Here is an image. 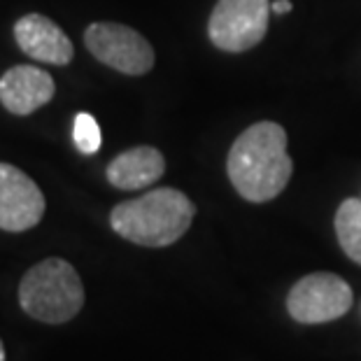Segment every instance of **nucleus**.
<instances>
[{"label":"nucleus","mask_w":361,"mask_h":361,"mask_svg":"<svg viewBox=\"0 0 361 361\" xmlns=\"http://www.w3.org/2000/svg\"><path fill=\"white\" fill-rule=\"evenodd\" d=\"M226 173L245 201H273L282 194L294 173L287 152V130L275 121H259L245 128L231 145Z\"/></svg>","instance_id":"1"},{"label":"nucleus","mask_w":361,"mask_h":361,"mask_svg":"<svg viewBox=\"0 0 361 361\" xmlns=\"http://www.w3.org/2000/svg\"><path fill=\"white\" fill-rule=\"evenodd\" d=\"M196 207L187 194L161 187L112 207L110 224L121 238L142 247H168L189 231Z\"/></svg>","instance_id":"2"},{"label":"nucleus","mask_w":361,"mask_h":361,"mask_svg":"<svg viewBox=\"0 0 361 361\" xmlns=\"http://www.w3.org/2000/svg\"><path fill=\"white\" fill-rule=\"evenodd\" d=\"M19 303L26 314L44 324H66L84 305V284L66 259H44L19 282Z\"/></svg>","instance_id":"3"},{"label":"nucleus","mask_w":361,"mask_h":361,"mask_svg":"<svg viewBox=\"0 0 361 361\" xmlns=\"http://www.w3.org/2000/svg\"><path fill=\"white\" fill-rule=\"evenodd\" d=\"M271 12L268 0H219L207 21L210 42L228 54L257 47L268 30Z\"/></svg>","instance_id":"4"},{"label":"nucleus","mask_w":361,"mask_h":361,"mask_svg":"<svg viewBox=\"0 0 361 361\" xmlns=\"http://www.w3.org/2000/svg\"><path fill=\"white\" fill-rule=\"evenodd\" d=\"M352 287L336 273H310L291 287L287 310L301 324H324L352 308Z\"/></svg>","instance_id":"5"},{"label":"nucleus","mask_w":361,"mask_h":361,"mask_svg":"<svg viewBox=\"0 0 361 361\" xmlns=\"http://www.w3.org/2000/svg\"><path fill=\"white\" fill-rule=\"evenodd\" d=\"M84 44L107 68L124 75H145L154 68V49L137 30L114 21H98L84 33Z\"/></svg>","instance_id":"6"},{"label":"nucleus","mask_w":361,"mask_h":361,"mask_svg":"<svg viewBox=\"0 0 361 361\" xmlns=\"http://www.w3.org/2000/svg\"><path fill=\"white\" fill-rule=\"evenodd\" d=\"M40 187L12 164H0V228L10 233L28 231L44 214Z\"/></svg>","instance_id":"7"},{"label":"nucleus","mask_w":361,"mask_h":361,"mask_svg":"<svg viewBox=\"0 0 361 361\" xmlns=\"http://www.w3.org/2000/svg\"><path fill=\"white\" fill-rule=\"evenodd\" d=\"M14 40L30 59L51 66H68L75 56V47L61 26L42 14H26L14 24Z\"/></svg>","instance_id":"8"},{"label":"nucleus","mask_w":361,"mask_h":361,"mask_svg":"<svg viewBox=\"0 0 361 361\" xmlns=\"http://www.w3.org/2000/svg\"><path fill=\"white\" fill-rule=\"evenodd\" d=\"M54 94L56 84L51 75L40 71L35 66H14L0 78V103L12 114H33L47 105Z\"/></svg>","instance_id":"9"},{"label":"nucleus","mask_w":361,"mask_h":361,"mask_svg":"<svg viewBox=\"0 0 361 361\" xmlns=\"http://www.w3.org/2000/svg\"><path fill=\"white\" fill-rule=\"evenodd\" d=\"M166 173V159L157 147L137 145L126 152H121L117 159L110 161L105 171V178L112 187L121 191L145 189L149 184L159 182Z\"/></svg>","instance_id":"10"},{"label":"nucleus","mask_w":361,"mask_h":361,"mask_svg":"<svg viewBox=\"0 0 361 361\" xmlns=\"http://www.w3.org/2000/svg\"><path fill=\"white\" fill-rule=\"evenodd\" d=\"M336 235L343 252L352 261L361 264V201L359 198H348L338 205L336 210Z\"/></svg>","instance_id":"11"},{"label":"nucleus","mask_w":361,"mask_h":361,"mask_svg":"<svg viewBox=\"0 0 361 361\" xmlns=\"http://www.w3.org/2000/svg\"><path fill=\"white\" fill-rule=\"evenodd\" d=\"M73 137H75V145H78V149L82 154H96L103 145L101 126H98V121L91 117L89 112H80L78 117H75Z\"/></svg>","instance_id":"12"},{"label":"nucleus","mask_w":361,"mask_h":361,"mask_svg":"<svg viewBox=\"0 0 361 361\" xmlns=\"http://www.w3.org/2000/svg\"><path fill=\"white\" fill-rule=\"evenodd\" d=\"M271 10H273L275 14L291 12V3H289V0H275V3H271Z\"/></svg>","instance_id":"13"},{"label":"nucleus","mask_w":361,"mask_h":361,"mask_svg":"<svg viewBox=\"0 0 361 361\" xmlns=\"http://www.w3.org/2000/svg\"><path fill=\"white\" fill-rule=\"evenodd\" d=\"M0 361H5V348H3V343H0Z\"/></svg>","instance_id":"14"}]
</instances>
